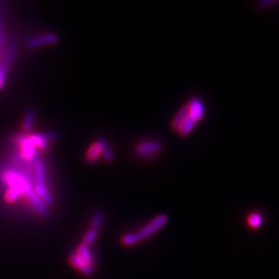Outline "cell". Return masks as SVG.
<instances>
[{"label": "cell", "mask_w": 279, "mask_h": 279, "mask_svg": "<svg viewBox=\"0 0 279 279\" xmlns=\"http://www.w3.org/2000/svg\"><path fill=\"white\" fill-rule=\"evenodd\" d=\"M169 221V217L167 214H158L155 218H153L147 225L143 226L139 231L135 233H128L121 238V244L131 247L140 242L146 240L154 234H156L159 230H162Z\"/></svg>", "instance_id": "cell-1"}, {"label": "cell", "mask_w": 279, "mask_h": 279, "mask_svg": "<svg viewBox=\"0 0 279 279\" xmlns=\"http://www.w3.org/2000/svg\"><path fill=\"white\" fill-rule=\"evenodd\" d=\"M3 179L10 186V188H20L25 195L33 190L27 177L20 172L8 171L3 175Z\"/></svg>", "instance_id": "cell-2"}, {"label": "cell", "mask_w": 279, "mask_h": 279, "mask_svg": "<svg viewBox=\"0 0 279 279\" xmlns=\"http://www.w3.org/2000/svg\"><path fill=\"white\" fill-rule=\"evenodd\" d=\"M136 150L142 157H153L163 150V144L157 141H143L137 145Z\"/></svg>", "instance_id": "cell-3"}, {"label": "cell", "mask_w": 279, "mask_h": 279, "mask_svg": "<svg viewBox=\"0 0 279 279\" xmlns=\"http://www.w3.org/2000/svg\"><path fill=\"white\" fill-rule=\"evenodd\" d=\"M19 146L21 147V156L23 159L27 162L35 161L37 157V151L35 149V146L32 144V142L29 140L28 137H18L16 141Z\"/></svg>", "instance_id": "cell-4"}, {"label": "cell", "mask_w": 279, "mask_h": 279, "mask_svg": "<svg viewBox=\"0 0 279 279\" xmlns=\"http://www.w3.org/2000/svg\"><path fill=\"white\" fill-rule=\"evenodd\" d=\"M59 38L56 34L54 33H48V34H43L39 36H33L29 38L26 42V47L30 49H35L39 48L43 46H48V45H54L58 43Z\"/></svg>", "instance_id": "cell-5"}, {"label": "cell", "mask_w": 279, "mask_h": 279, "mask_svg": "<svg viewBox=\"0 0 279 279\" xmlns=\"http://www.w3.org/2000/svg\"><path fill=\"white\" fill-rule=\"evenodd\" d=\"M186 104L188 107V116L197 123L203 120L205 115V106L203 102L196 97H192Z\"/></svg>", "instance_id": "cell-6"}, {"label": "cell", "mask_w": 279, "mask_h": 279, "mask_svg": "<svg viewBox=\"0 0 279 279\" xmlns=\"http://www.w3.org/2000/svg\"><path fill=\"white\" fill-rule=\"evenodd\" d=\"M108 142L104 138H99L94 144H92L87 153H86V161L88 163H93L98 158V156L102 154L103 150L108 146Z\"/></svg>", "instance_id": "cell-7"}, {"label": "cell", "mask_w": 279, "mask_h": 279, "mask_svg": "<svg viewBox=\"0 0 279 279\" xmlns=\"http://www.w3.org/2000/svg\"><path fill=\"white\" fill-rule=\"evenodd\" d=\"M68 262L72 267H74L79 271H81L86 276H92L94 273L93 267L89 265L88 263H86L82 258H80L77 253L71 255L68 258Z\"/></svg>", "instance_id": "cell-8"}, {"label": "cell", "mask_w": 279, "mask_h": 279, "mask_svg": "<svg viewBox=\"0 0 279 279\" xmlns=\"http://www.w3.org/2000/svg\"><path fill=\"white\" fill-rule=\"evenodd\" d=\"M28 138L35 147H38L41 149H47L49 142L54 141L56 136L52 133H50V134H32Z\"/></svg>", "instance_id": "cell-9"}, {"label": "cell", "mask_w": 279, "mask_h": 279, "mask_svg": "<svg viewBox=\"0 0 279 279\" xmlns=\"http://www.w3.org/2000/svg\"><path fill=\"white\" fill-rule=\"evenodd\" d=\"M187 118H188V107H187V104H185L179 109V111L177 112L175 117L172 119L171 129L175 132H178L179 129L186 121Z\"/></svg>", "instance_id": "cell-10"}, {"label": "cell", "mask_w": 279, "mask_h": 279, "mask_svg": "<svg viewBox=\"0 0 279 279\" xmlns=\"http://www.w3.org/2000/svg\"><path fill=\"white\" fill-rule=\"evenodd\" d=\"M26 196L28 197V200H29L30 203L32 204L33 208L35 209V211H36L39 215H41V216H46V215L48 214L47 206L43 203V201L41 200V198H39V197L35 194L34 190H31Z\"/></svg>", "instance_id": "cell-11"}, {"label": "cell", "mask_w": 279, "mask_h": 279, "mask_svg": "<svg viewBox=\"0 0 279 279\" xmlns=\"http://www.w3.org/2000/svg\"><path fill=\"white\" fill-rule=\"evenodd\" d=\"M34 192L35 194L41 198V200L43 201V203L47 206V205H51L53 203V198H52V195L46 185V183H38V184H35V187H34Z\"/></svg>", "instance_id": "cell-12"}, {"label": "cell", "mask_w": 279, "mask_h": 279, "mask_svg": "<svg viewBox=\"0 0 279 279\" xmlns=\"http://www.w3.org/2000/svg\"><path fill=\"white\" fill-rule=\"evenodd\" d=\"M16 46L15 45H11L6 54H5V57H4V60H3V63H2V66H0V69H2V71L5 73V75L7 74V72L9 71L12 63H13V60H14V57L16 55Z\"/></svg>", "instance_id": "cell-13"}, {"label": "cell", "mask_w": 279, "mask_h": 279, "mask_svg": "<svg viewBox=\"0 0 279 279\" xmlns=\"http://www.w3.org/2000/svg\"><path fill=\"white\" fill-rule=\"evenodd\" d=\"M34 177L35 184L46 183V169L43 161H41V159H37L34 163Z\"/></svg>", "instance_id": "cell-14"}, {"label": "cell", "mask_w": 279, "mask_h": 279, "mask_svg": "<svg viewBox=\"0 0 279 279\" xmlns=\"http://www.w3.org/2000/svg\"><path fill=\"white\" fill-rule=\"evenodd\" d=\"M80 258H82L86 263H88L89 265H93L94 263V258H93V255L91 252V250L89 249V246L85 245V244H81L79 245L78 247V253H77Z\"/></svg>", "instance_id": "cell-15"}, {"label": "cell", "mask_w": 279, "mask_h": 279, "mask_svg": "<svg viewBox=\"0 0 279 279\" xmlns=\"http://www.w3.org/2000/svg\"><path fill=\"white\" fill-rule=\"evenodd\" d=\"M105 221V213L103 211H97L94 213V215L91 218L90 222V229L95 230L98 232V230L102 227L103 223Z\"/></svg>", "instance_id": "cell-16"}, {"label": "cell", "mask_w": 279, "mask_h": 279, "mask_svg": "<svg viewBox=\"0 0 279 279\" xmlns=\"http://www.w3.org/2000/svg\"><path fill=\"white\" fill-rule=\"evenodd\" d=\"M34 119H35V113H34V111L33 110H28L27 113H26V115H25L24 121H23V130H24V132H29L32 129Z\"/></svg>", "instance_id": "cell-17"}, {"label": "cell", "mask_w": 279, "mask_h": 279, "mask_svg": "<svg viewBox=\"0 0 279 279\" xmlns=\"http://www.w3.org/2000/svg\"><path fill=\"white\" fill-rule=\"evenodd\" d=\"M247 222H248L249 226H251L253 229H259L263 224V217L259 213H252L248 216Z\"/></svg>", "instance_id": "cell-18"}, {"label": "cell", "mask_w": 279, "mask_h": 279, "mask_svg": "<svg viewBox=\"0 0 279 279\" xmlns=\"http://www.w3.org/2000/svg\"><path fill=\"white\" fill-rule=\"evenodd\" d=\"M97 235H98V232L95 231V230H89L85 236H84V239H83V244L89 246L91 244H93L96 240V238H97Z\"/></svg>", "instance_id": "cell-19"}, {"label": "cell", "mask_w": 279, "mask_h": 279, "mask_svg": "<svg viewBox=\"0 0 279 279\" xmlns=\"http://www.w3.org/2000/svg\"><path fill=\"white\" fill-rule=\"evenodd\" d=\"M23 194L22 190L20 188H10L6 194V198L7 201L12 203V202H15L16 200H18V198Z\"/></svg>", "instance_id": "cell-20"}, {"label": "cell", "mask_w": 279, "mask_h": 279, "mask_svg": "<svg viewBox=\"0 0 279 279\" xmlns=\"http://www.w3.org/2000/svg\"><path fill=\"white\" fill-rule=\"evenodd\" d=\"M102 154H103V156H104V158H105V161H107V162H109V163L113 162L114 154H113V151H112V149L110 148L109 145L103 150Z\"/></svg>", "instance_id": "cell-21"}, {"label": "cell", "mask_w": 279, "mask_h": 279, "mask_svg": "<svg viewBox=\"0 0 279 279\" xmlns=\"http://www.w3.org/2000/svg\"><path fill=\"white\" fill-rule=\"evenodd\" d=\"M275 4H276L275 2H263V3H260L258 6H259V8H260V9H262V10H263V9H267V7H268V6L270 7V6L275 5Z\"/></svg>", "instance_id": "cell-22"}, {"label": "cell", "mask_w": 279, "mask_h": 279, "mask_svg": "<svg viewBox=\"0 0 279 279\" xmlns=\"http://www.w3.org/2000/svg\"><path fill=\"white\" fill-rule=\"evenodd\" d=\"M5 82H6V75H5V73L2 71V69H0V83L5 84Z\"/></svg>", "instance_id": "cell-23"}, {"label": "cell", "mask_w": 279, "mask_h": 279, "mask_svg": "<svg viewBox=\"0 0 279 279\" xmlns=\"http://www.w3.org/2000/svg\"><path fill=\"white\" fill-rule=\"evenodd\" d=\"M4 86H5V84H3V83H0V89H2V88H3Z\"/></svg>", "instance_id": "cell-24"}, {"label": "cell", "mask_w": 279, "mask_h": 279, "mask_svg": "<svg viewBox=\"0 0 279 279\" xmlns=\"http://www.w3.org/2000/svg\"><path fill=\"white\" fill-rule=\"evenodd\" d=\"M0 45H2V35H0Z\"/></svg>", "instance_id": "cell-25"}, {"label": "cell", "mask_w": 279, "mask_h": 279, "mask_svg": "<svg viewBox=\"0 0 279 279\" xmlns=\"http://www.w3.org/2000/svg\"><path fill=\"white\" fill-rule=\"evenodd\" d=\"M0 53H2V50H0Z\"/></svg>", "instance_id": "cell-26"}]
</instances>
